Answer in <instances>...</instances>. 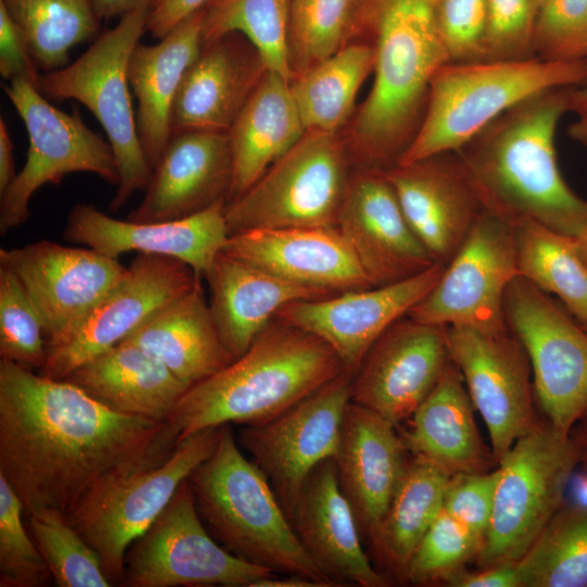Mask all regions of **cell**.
Instances as JSON below:
<instances>
[{
  "mask_svg": "<svg viewBox=\"0 0 587 587\" xmlns=\"http://www.w3.org/2000/svg\"><path fill=\"white\" fill-rule=\"evenodd\" d=\"M170 421L114 411L65 379L0 359V473L27 515H68L104 476L166 460Z\"/></svg>",
  "mask_w": 587,
  "mask_h": 587,
  "instance_id": "6da1fadb",
  "label": "cell"
},
{
  "mask_svg": "<svg viewBox=\"0 0 587 587\" xmlns=\"http://www.w3.org/2000/svg\"><path fill=\"white\" fill-rule=\"evenodd\" d=\"M571 89L524 99L455 152L486 212L510 224L532 218L577 239L587 230V200L564 180L555 149Z\"/></svg>",
  "mask_w": 587,
  "mask_h": 587,
  "instance_id": "7a4b0ae2",
  "label": "cell"
},
{
  "mask_svg": "<svg viewBox=\"0 0 587 587\" xmlns=\"http://www.w3.org/2000/svg\"><path fill=\"white\" fill-rule=\"evenodd\" d=\"M375 48L372 89L355 116L350 153L360 167L388 170L416 136L436 71L449 63L430 0H369Z\"/></svg>",
  "mask_w": 587,
  "mask_h": 587,
  "instance_id": "3957f363",
  "label": "cell"
},
{
  "mask_svg": "<svg viewBox=\"0 0 587 587\" xmlns=\"http://www.w3.org/2000/svg\"><path fill=\"white\" fill-rule=\"evenodd\" d=\"M345 371L322 339L276 316L242 355L189 387L168 421L178 440L210 427L260 424Z\"/></svg>",
  "mask_w": 587,
  "mask_h": 587,
  "instance_id": "277c9868",
  "label": "cell"
},
{
  "mask_svg": "<svg viewBox=\"0 0 587 587\" xmlns=\"http://www.w3.org/2000/svg\"><path fill=\"white\" fill-rule=\"evenodd\" d=\"M197 511L212 537L234 555L272 573L338 587L307 552L272 486L248 459L229 424L214 452L188 477Z\"/></svg>",
  "mask_w": 587,
  "mask_h": 587,
  "instance_id": "5b68a950",
  "label": "cell"
},
{
  "mask_svg": "<svg viewBox=\"0 0 587 587\" xmlns=\"http://www.w3.org/2000/svg\"><path fill=\"white\" fill-rule=\"evenodd\" d=\"M587 80V59L569 62L530 58L441 65L430 83L423 123L398 164L457 151L503 112L552 88Z\"/></svg>",
  "mask_w": 587,
  "mask_h": 587,
  "instance_id": "8992f818",
  "label": "cell"
},
{
  "mask_svg": "<svg viewBox=\"0 0 587 587\" xmlns=\"http://www.w3.org/2000/svg\"><path fill=\"white\" fill-rule=\"evenodd\" d=\"M148 11L140 8L123 15L72 64L40 74L37 86L47 99L83 103L103 127L120 175L112 211L145 190L152 173L138 135L128 80L129 59L147 30Z\"/></svg>",
  "mask_w": 587,
  "mask_h": 587,
  "instance_id": "52a82bcc",
  "label": "cell"
},
{
  "mask_svg": "<svg viewBox=\"0 0 587 587\" xmlns=\"http://www.w3.org/2000/svg\"><path fill=\"white\" fill-rule=\"evenodd\" d=\"M222 426L178 440L171 455L161 463L104 476L67 515L73 527L98 553L112 585L123 582L129 546L161 514L180 484L214 452Z\"/></svg>",
  "mask_w": 587,
  "mask_h": 587,
  "instance_id": "ba28073f",
  "label": "cell"
},
{
  "mask_svg": "<svg viewBox=\"0 0 587 587\" xmlns=\"http://www.w3.org/2000/svg\"><path fill=\"white\" fill-rule=\"evenodd\" d=\"M490 523L478 569L516 563L563 505L578 455L571 435L546 419L499 461Z\"/></svg>",
  "mask_w": 587,
  "mask_h": 587,
  "instance_id": "9c48e42d",
  "label": "cell"
},
{
  "mask_svg": "<svg viewBox=\"0 0 587 587\" xmlns=\"http://www.w3.org/2000/svg\"><path fill=\"white\" fill-rule=\"evenodd\" d=\"M349 153L337 134L307 130L242 196L225 205L229 235L266 228L336 227Z\"/></svg>",
  "mask_w": 587,
  "mask_h": 587,
  "instance_id": "30bf717a",
  "label": "cell"
},
{
  "mask_svg": "<svg viewBox=\"0 0 587 587\" xmlns=\"http://www.w3.org/2000/svg\"><path fill=\"white\" fill-rule=\"evenodd\" d=\"M503 311L528 354L537 404L558 432L571 435L587 415V328L522 276L509 284Z\"/></svg>",
  "mask_w": 587,
  "mask_h": 587,
  "instance_id": "8fae6325",
  "label": "cell"
},
{
  "mask_svg": "<svg viewBox=\"0 0 587 587\" xmlns=\"http://www.w3.org/2000/svg\"><path fill=\"white\" fill-rule=\"evenodd\" d=\"M4 92L25 124L29 147L25 165L0 193L2 235L28 220L30 199L40 187L57 184L70 173H92L118 185L110 142L85 124L77 108L71 113L61 111L24 79L10 80Z\"/></svg>",
  "mask_w": 587,
  "mask_h": 587,
  "instance_id": "7c38bea8",
  "label": "cell"
},
{
  "mask_svg": "<svg viewBox=\"0 0 587 587\" xmlns=\"http://www.w3.org/2000/svg\"><path fill=\"white\" fill-rule=\"evenodd\" d=\"M270 570L221 546L203 524L188 478L148 529L129 546L123 585L128 587H251Z\"/></svg>",
  "mask_w": 587,
  "mask_h": 587,
  "instance_id": "4fadbf2b",
  "label": "cell"
},
{
  "mask_svg": "<svg viewBox=\"0 0 587 587\" xmlns=\"http://www.w3.org/2000/svg\"><path fill=\"white\" fill-rule=\"evenodd\" d=\"M516 276L511 224L484 211L436 285L407 315L438 326L505 332L503 299Z\"/></svg>",
  "mask_w": 587,
  "mask_h": 587,
  "instance_id": "5bb4252c",
  "label": "cell"
},
{
  "mask_svg": "<svg viewBox=\"0 0 587 587\" xmlns=\"http://www.w3.org/2000/svg\"><path fill=\"white\" fill-rule=\"evenodd\" d=\"M351 379L345 371L274 419L240 426L239 446L263 472L288 517L309 474L337 451Z\"/></svg>",
  "mask_w": 587,
  "mask_h": 587,
  "instance_id": "9a60e30c",
  "label": "cell"
},
{
  "mask_svg": "<svg viewBox=\"0 0 587 587\" xmlns=\"http://www.w3.org/2000/svg\"><path fill=\"white\" fill-rule=\"evenodd\" d=\"M451 361L460 370L474 408L489 433L496 464L522 436L545 420L537 401L528 354L509 329L488 333L447 327Z\"/></svg>",
  "mask_w": 587,
  "mask_h": 587,
  "instance_id": "2e32d148",
  "label": "cell"
},
{
  "mask_svg": "<svg viewBox=\"0 0 587 587\" xmlns=\"http://www.w3.org/2000/svg\"><path fill=\"white\" fill-rule=\"evenodd\" d=\"M0 265L18 277L35 304L47 348L71 338L127 271L118 259L50 240L2 248Z\"/></svg>",
  "mask_w": 587,
  "mask_h": 587,
  "instance_id": "e0dca14e",
  "label": "cell"
},
{
  "mask_svg": "<svg viewBox=\"0 0 587 587\" xmlns=\"http://www.w3.org/2000/svg\"><path fill=\"white\" fill-rule=\"evenodd\" d=\"M199 277L185 262L137 253L121 282L65 342L47 348L39 374L64 379L75 369L128 337L152 313L193 287Z\"/></svg>",
  "mask_w": 587,
  "mask_h": 587,
  "instance_id": "ac0fdd59",
  "label": "cell"
},
{
  "mask_svg": "<svg viewBox=\"0 0 587 587\" xmlns=\"http://www.w3.org/2000/svg\"><path fill=\"white\" fill-rule=\"evenodd\" d=\"M449 361L447 327L404 315L366 352L352 375L350 401L397 427L432 392Z\"/></svg>",
  "mask_w": 587,
  "mask_h": 587,
  "instance_id": "d6986e66",
  "label": "cell"
},
{
  "mask_svg": "<svg viewBox=\"0 0 587 587\" xmlns=\"http://www.w3.org/2000/svg\"><path fill=\"white\" fill-rule=\"evenodd\" d=\"M445 266L436 262L426 271L390 285L292 301L276 316L322 339L353 375L372 345L429 292Z\"/></svg>",
  "mask_w": 587,
  "mask_h": 587,
  "instance_id": "ffe728a7",
  "label": "cell"
},
{
  "mask_svg": "<svg viewBox=\"0 0 587 587\" xmlns=\"http://www.w3.org/2000/svg\"><path fill=\"white\" fill-rule=\"evenodd\" d=\"M336 227L374 286L413 277L436 262L410 227L384 170L350 175Z\"/></svg>",
  "mask_w": 587,
  "mask_h": 587,
  "instance_id": "44dd1931",
  "label": "cell"
},
{
  "mask_svg": "<svg viewBox=\"0 0 587 587\" xmlns=\"http://www.w3.org/2000/svg\"><path fill=\"white\" fill-rule=\"evenodd\" d=\"M384 172L416 237L435 262L447 265L485 211L457 152Z\"/></svg>",
  "mask_w": 587,
  "mask_h": 587,
  "instance_id": "7402d4cb",
  "label": "cell"
},
{
  "mask_svg": "<svg viewBox=\"0 0 587 587\" xmlns=\"http://www.w3.org/2000/svg\"><path fill=\"white\" fill-rule=\"evenodd\" d=\"M225 205L217 203L179 220L139 223L117 220L91 204L79 203L66 217L63 237L114 259L133 251L172 257L202 278L229 237Z\"/></svg>",
  "mask_w": 587,
  "mask_h": 587,
  "instance_id": "603a6c76",
  "label": "cell"
},
{
  "mask_svg": "<svg viewBox=\"0 0 587 587\" xmlns=\"http://www.w3.org/2000/svg\"><path fill=\"white\" fill-rule=\"evenodd\" d=\"M232 179L233 157L227 133L174 134L152 170L141 202L126 220L173 221L227 203Z\"/></svg>",
  "mask_w": 587,
  "mask_h": 587,
  "instance_id": "cb8c5ba5",
  "label": "cell"
},
{
  "mask_svg": "<svg viewBox=\"0 0 587 587\" xmlns=\"http://www.w3.org/2000/svg\"><path fill=\"white\" fill-rule=\"evenodd\" d=\"M223 251L330 295L375 287L337 227L243 230L229 235Z\"/></svg>",
  "mask_w": 587,
  "mask_h": 587,
  "instance_id": "d4e9b609",
  "label": "cell"
},
{
  "mask_svg": "<svg viewBox=\"0 0 587 587\" xmlns=\"http://www.w3.org/2000/svg\"><path fill=\"white\" fill-rule=\"evenodd\" d=\"M407 452L394 424L352 401L348 403L333 460L339 487L365 540L400 484Z\"/></svg>",
  "mask_w": 587,
  "mask_h": 587,
  "instance_id": "484cf974",
  "label": "cell"
},
{
  "mask_svg": "<svg viewBox=\"0 0 587 587\" xmlns=\"http://www.w3.org/2000/svg\"><path fill=\"white\" fill-rule=\"evenodd\" d=\"M289 520L307 552L339 586L390 584L363 549L360 528L339 487L333 459L321 462L309 474Z\"/></svg>",
  "mask_w": 587,
  "mask_h": 587,
  "instance_id": "4316f807",
  "label": "cell"
},
{
  "mask_svg": "<svg viewBox=\"0 0 587 587\" xmlns=\"http://www.w3.org/2000/svg\"><path fill=\"white\" fill-rule=\"evenodd\" d=\"M232 33L204 45L187 71L172 113V135L227 133L265 68L253 47Z\"/></svg>",
  "mask_w": 587,
  "mask_h": 587,
  "instance_id": "83f0119b",
  "label": "cell"
},
{
  "mask_svg": "<svg viewBox=\"0 0 587 587\" xmlns=\"http://www.w3.org/2000/svg\"><path fill=\"white\" fill-rule=\"evenodd\" d=\"M204 278L218 335L232 355H242L286 304L333 296L283 279L221 251Z\"/></svg>",
  "mask_w": 587,
  "mask_h": 587,
  "instance_id": "f1b7e54d",
  "label": "cell"
},
{
  "mask_svg": "<svg viewBox=\"0 0 587 587\" xmlns=\"http://www.w3.org/2000/svg\"><path fill=\"white\" fill-rule=\"evenodd\" d=\"M203 11L190 15L155 45L138 43L128 63V80L137 99L136 122L150 166L161 159L172 137V113L182 83L199 55Z\"/></svg>",
  "mask_w": 587,
  "mask_h": 587,
  "instance_id": "f546056e",
  "label": "cell"
},
{
  "mask_svg": "<svg viewBox=\"0 0 587 587\" xmlns=\"http://www.w3.org/2000/svg\"><path fill=\"white\" fill-rule=\"evenodd\" d=\"M463 376L451 361L438 383L401 432L408 452L423 457L448 473H484L497 465L484 444Z\"/></svg>",
  "mask_w": 587,
  "mask_h": 587,
  "instance_id": "4dcf8cb0",
  "label": "cell"
},
{
  "mask_svg": "<svg viewBox=\"0 0 587 587\" xmlns=\"http://www.w3.org/2000/svg\"><path fill=\"white\" fill-rule=\"evenodd\" d=\"M124 340L157 358L188 388L235 360L218 335L201 278L152 313Z\"/></svg>",
  "mask_w": 587,
  "mask_h": 587,
  "instance_id": "1f68e13d",
  "label": "cell"
},
{
  "mask_svg": "<svg viewBox=\"0 0 587 587\" xmlns=\"http://www.w3.org/2000/svg\"><path fill=\"white\" fill-rule=\"evenodd\" d=\"M64 379L114 411L155 421H168L188 389L162 362L127 340L85 362Z\"/></svg>",
  "mask_w": 587,
  "mask_h": 587,
  "instance_id": "d6a6232c",
  "label": "cell"
},
{
  "mask_svg": "<svg viewBox=\"0 0 587 587\" xmlns=\"http://www.w3.org/2000/svg\"><path fill=\"white\" fill-rule=\"evenodd\" d=\"M305 132L290 82L265 70L227 132L233 157L227 203L250 189Z\"/></svg>",
  "mask_w": 587,
  "mask_h": 587,
  "instance_id": "836d02e7",
  "label": "cell"
},
{
  "mask_svg": "<svg viewBox=\"0 0 587 587\" xmlns=\"http://www.w3.org/2000/svg\"><path fill=\"white\" fill-rule=\"evenodd\" d=\"M450 475L423 457L409 458L390 504L367 538L377 570L388 578L404 582L412 555L442 509Z\"/></svg>",
  "mask_w": 587,
  "mask_h": 587,
  "instance_id": "e575fe53",
  "label": "cell"
},
{
  "mask_svg": "<svg viewBox=\"0 0 587 587\" xmlns=\"http://www.w3.org/2000/svg\"><path fill=\"white\" fill-rule=\"evenodd\" d=\"M374 61L372 42H350L291 79L290 90L305 130L337 134L352 112L361 85L373 72Z\"/></svg>",
  "mask_w": 587,
  "mask_h": 587,
  "instance_id": "d590c367",
  "label": "cell"
},
{
  "mask_svg": "<svg viewBox=\"0 0 587 587\" xmlns=\"http://www.w3.org/2000/svg\"><path fill=\"white\" fill-rule=\"evenodd\" d=\"M511 227L520 276L557 296L579 323L587 324V266L576 239L527 217Z\"/></svg>",
  "mask_w": 587,
  "mask_h": 587,
  "instance_id": "8d00e7d4",
  "label": "cell"
},
{
  "mask_svg": "<svg viewBox=\"0 0 587 587\" xmlns=\"http://www.w3.org/2000/svg\"><path fill=\"white\" fill-rule=\"evenodd\" d=\"M516 570L521 587H587V501L565 500Z\"/></svg>",
  "mask_w": 587,
  "mask_h": 587,
  "instance_id": "74e56055",
  "label": "cell"
},
{
  "mask_svg": "<svg viewBox=\"0 0 587 587\" xmlns=\"http://www.w3.org/2000/svg\"><path fill=\"white\" fill-rule=\"evenodd\" d=\"M289 3L290 0H211L202 9V43L238 33L252 45L266 71L291 82Z\"/></svg>",
  "mask_w": 587,
  "mask_h": 587,
  "instance_id": "f35d334b",
  "label": "cell"
},
{
  "mask_svg": "<svg viewBox=\"0 0 587 587\" xmlns=\"http://www.w3.org/2000/svg\"><path fill=\"white\" fill-rule=\"evenodd\" d=\"M24 35L38 67L64 66L70 50L90 38L99 17L89 0H0Z\"/></svg>",
  "mask_w": 587,
  "mask_h": 587,
  "instance_id": "ab89813d",
  "label": "cell"
},
{
  "mask_svg": "<svg viewBox=\"0 0 587 587\" xmlns=\"http://www.w3.org/2000/svg\"><path fill=\"white\" fill-rule=\"evenodd\" d=\"M365 0H290L288 52L294 77L361 37Z\"/></svg>",
  "mask_w": 587,
  "mask_h": 587,
  "instance_id": "60d3db41",
  "label": "cell"
},
{
  "mask_svg": "<svg viewBox=\"0 0 587 587\" xmlns=\"http://www.w3.org/2000/svg\"><path fill=\"white\" fill-rule=\"evenodd\" d=\"M27 527L59 587H108L98 553L67 516L47 510L27 515Z\"/></svg>",
  "mask_w": 587,
  "mask_h": 587,
  "instance_id": "b9f144b4",
  "label": "cell"
},
{
  "mask_svg": "<svg viewBox=\"0 0 587 587\" xmlns=\"http://www.w3.org/2000/svg\"><path fill=\"white\" fill-rule=\"evenodd\" d=\"M483 540L441 509L417 546L404 583L425 586L444 584L476 561Z\"/></svg>",
  "mask_w": 587,
  "mask_h": 587,
  "instance_id": "7bdbcfd3",
  "label": "cell"
},
{
  "mask_svg": "<svg viewBox=\"0 0 587 587\" xmlns=\"http://www.w3.org/2000/svg\"><path fill=\"white\" fill-rule=\"evenodd\" d=\"M0 359L40 370L47 359L41 317L18 277L0 265Z\"/></svg>",
  "mask_w": 587,
  "mask_h": 587,
  "instance_id": "ee69618b",
  "label": "cell"
},
{
  "mask_svg": "<svg viewBox=\"0 0 587 587\" xmlns=\"http://www.w3.org/2000/svg\"><path fill=\"white\" fill-rule=\"evenodd\" d=\"M24 507L0 473V587H43L49 566L23 522Z\"/></svg>",
  "mask_w": 587,
  "mask_h": 587,
  "instance_id": "f6af8a7d",
  "label": "cell"
},
{
  "mask_svg": "<svg viewBox=\"0 0 587 587\" xmlns=\"http://www.w3.org/2000/svg\"><path fill=\"white\" fill-rule=\"evenodd\" d=\"M537 58L553 62L587 59V0H541L535 21Z\"/></svg>",
  "mask_w": 587,
  "mask_h": 587,
  "instance_id": "bcb514c9",
  "label": "cell"
},
{
  "mask_svg": "<svg viewBox=\"0 0 587 587\" xmlns=\"http://www.w3.org/2000/svg\"><path fill=\"white\" fill-rule=\"evenodd\" d=\"M535 0H486L485 62L536 58Z\"/></svg>",
  "mask_w": 587,
  "mask_h": 587,
  "instance_id": "7dc6e473",
  "label": "cell"
},
{
  "mask_svg": "<svg viewBox=\"0 0 587 587\" xmlns=\"http://www.w3.org/2000/svg\"><path fill=\"white\" fill-rule=\"evenodd\" d=\"M449 63L485 62L486 0H430Z\"/></svg>",
  "mask_w": 587,
  "mask_h": 587,
  "instance_id": "c3c4849f",
  "label": "cell"
},
{
  "mask_svg": "<svg viewBox=\"0 0 587 587\" xmlns=\"http://www.w3.org/2000/svg\"><path fill=\"white\" fill-rule=\"evenodd\" d=\"M498 469L484 473L450 475L442 510L465 525L483 542L490 523Z\"/></svg>",
  "mask_w": 587,
  "mask_h": 587,
  "instance_id": "681fc988",
  "label": "cell"
},
{
  "mask_svg": "<svg viewBox=\"0 0 587 587\" xmlns=\"http://www.w3.org/2000/svg\"><path fill=\"white\" fill-rule=\"evenodd\" d=\"M29 50L28 43L0 2V74L2 77L24 79L38 86L40 74Z\"/></svg>",
  "mask_w": 587,
  "mask_h": 587,
  "instance_id": "f907efd6",
  "label": "cell"
},
{
  "mask_svg": "<svg viewBox=\"0 0 587 587\" xmlns=\"http://www.w3.org/2000/svg\"><path fill=\"white\" fill-rule=\"evenodd\" d=\"M211 0H154L148 11L147 30L163 38L184 20L202 10Z\"/></svg>",
  "mask_w": 587,
  "mask_h": 587,
  "instance_id": "816d5d0a",
  "label": "cell"
},
{
  "mask_svg": "<svg viewBox=\"0 0 587 587\" xmlns=\"http://www.w3.org/2000/svg\"><path fill=\"white\" fill-rule=\"evenodd\" d=\"M451 587H521L516 563H503L482 567L476 571L466 569L447 579Z\"/></svg>",
  "mask_w": 587,
  "mask_h": 587,
  "instance_id": "f5cc1de1",
  "label": "cell"
},
{
  "mask_svg": "<svg viewBox=\"0 0 587 587\" xmlns=\"http://www.w3.org/2000/svg\"><path fill=\"white\" fill-rule=\"evenodd\" d=\"M571 112L577 115V120L567 127L571 139L587 148V80L580 86L572 87Z\"/></svg>",
  "mask_w": 587,
  "mask_h": 587,
  "instance_id": "db71d44e",
  "label": "cell"
},
{
  "mask_svg": "<svg viewBox=\"0 0 587 587\" xmlns=\"http://www.w3.org/2000/svg\"><path fill=\"white\" fill-rule=\"evenodd\" d=\"M14 145L5 121L0 118V193H2L15 177Z\"/></svg>",
  "mask_w": 587,
  "mask_h": 587,
  "instance_id": "11a10c76",
  "label": "cell"
},
{
  "mask_svg": "<svg viewBox=\"0 0 587 587\" xmlns=\"http://www.w3.org/2000/svg\"><path fill=\"white\" fill-rule=\"evenodd\" d=\"M154 0H89L99 18L122 17L140 8H150Z\"/></svg>",
  "mask_w": 587,
  "mask_h": 587,
  "instance_id": "9f6ffc18",
  "label": "cell"
},
{
  "mask_svg": "<svg viewBox=\"0 0 587 587\" xmlns=\"http://www.w3.org/2000/svg\"><path fill=\"white\" fill-rule=\"evenodd\" d=\"M251 587H321L317 583L298 575L276 577L274 575L263 577Z\"/></svg>",
  "mask_w": 587,
  "mask_h": 587,
  "instance_id": "6f0895ef",
  "label": "cell"
},
{
  "mask_svg": "<svg viewBox=\"0 0 587 587\" xmlns=\"http://www.w3.org/2000/svg\"><path fill=\"white\" fill-rule=\"evenodd\" d=\"M571 438L577 451L578 465H582L587 480V415L574 426Z\"/></svg>",
  "mask_w": 587,
  "mask_h": 587,
  "instance_id": "680465c9",
  "label": "cell"
},
{
  "mask_svg": "<svg viewBox=\"0 0 587 587\" xmlns=\"http://www.w3.org/2000/svg\"><path fill=\"white\" fill-rule=\"evenodd\" d=\"M578 253L587 266V230L576 239Z\"/></svg>",
  "mask_w": 587,
  "mask_h": 587,
  "instance_id": "91938a15",
  "label": "cell"
},
{
  "mask_svg": "<svg viewBox=\"0 0 587 587\" xmlns=\"http://www.w3.org/2000/svg\"><path fill=\"white\" fill-rule=\"evenodd\" d=\"M535 2H536V4H537V7H539L541 0H535Z\"/></svg>",
  "mask_w": 587,
  "mask_h": 587,
  "instance_id": "94428289",
  "label": "cell"
},
{
  "mask_svg": "<svg viewBox=\"0 0 587 587\" xmlns=\"http://www.w3.org/2000/svg\"><path fill=\"white\" fill-rule=\"evenodd\" d=\"M587 328V324L584 325Z\"/></svg>",
  "mask_w": 587,
  "mask_h": 587,
  "instance_id": "6125c7cd",
  "label": "cell"
}]
</instances>
